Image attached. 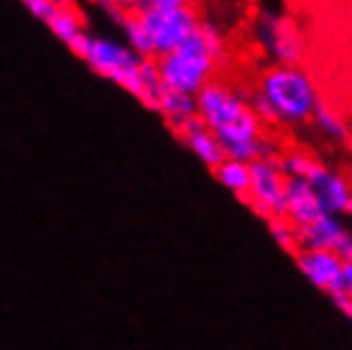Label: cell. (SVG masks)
I'll list each match as a JSON object with an SVG mask.
<instances>
[{
  "label": "cell",
  "mask_w": 352,
  "mask_h": 350,
  "mask_svg": "<svg viewBox=\"0 0 352 350\" xmlns=\"http://www.w3.org/2000/svg\"><path fill=\"white\" fill-rule=\"evenodd\" d=\"M197 118L207 131L220 141L225 158L235 161H256L261 156L263 125L245 100V92L230 88L228 82L212 79L204 90L194 95Z\"/></svg>",
  "instance_id": "1"
},
{
  "label": "cell",
  "mask_w": 352,
  "mask_h": 350,
  "mask_svg": "<svg viewBox=\"0 0 352 350\" xmlns=\"http://www.w3.org/2000/svg\"><path fill=\"white\" fill-rule=\"evenodd\" d=\"M80 59L95 74L110 79L115 85H120L125 92H131L141 105L156 110L164 85H161L153 59H143L125 41H118L110 36H89Z\"/></svg>",
  "instance_id": "2"
},
{
  "label": "cell",
  "mask_w": 352,
  "mask_h": 350,
  "mask_svg": "<svg viewBox=\"0 0 352 350\" xmlns=\"http://www.w3.org/2000/svg\"><path fill=\"white\" fill-rule=\"evenodd\" d=\"M256 90L271 103L278 125H304L319 103L317 85L304 67L271 64L261 72Z\"/></svg>",
  "instance_id": "3"
},
{
  "label": "cell",
  "mask_w": 352,
  "mask_h": 350,
  "mask_svg": "<svg viewBox=\"0 0 352 350\" xmlns=\"http://www.w3.org/2000/svg\"><path fill=\"white\" fill-rule=\"evenodd\" d=\"M153 61H156V72H159V79L164 88L192 97L214 79V72H217V64H220L210 54L199 28L179 49Z\"/></svg>",
  "instance_id": "4"
},
{
  "label": "cell",
  "mask_w": 352,
  "mask_h": 350,
  "mask_svg": "<svg viewBox=\"0 0 352 350\" xmlns=\"http://www.w3.org/2000/svg\"><path fill=\"white\" fill-rule=\"evenodd\" d=\"M253 34L273 64L301 67V59L307 56V36L291 16L273 8H258Z\"/></svg>",
  "instance_id": "5"
},
{
  "label": "cell",
  "mask_w": 352,
  "mask_h": 350,
  "mask_svg": "<svg viewBox=\"0 0 352 350\" xmlns=\"http://www.w3.org/2000/svg\"><path fill=\"white\" fill-rule=\"evenodd\" d=\"M135 16H138L143 31L148 36L153 59L166 56L174 49H179L184 41L192 39V34L202 23V18H199L194 6H186V8H151V6H141L135 10Z\"/></svg>",
  "instance_id": "6"
},
{
  "label": "cell",
  "mask_w": 352,
  "mask_h": 350,
  "mask_svg": "<svg viewBox=\"0 0 352 350\" xmlns=\"http://www.w3.org/2000/svg\"><path fill=\"white\" fill-rule=\"evenodd\" d=\"M245 202L265 220L286 212V176L276 161H250V189Z\"/></svg>",
  "instance_id": "7"
},
{
  "label": "cell",
  "mask_w": 352,
  "mask_h": 350,
  "mask_svg": "<svg viewBox=\"0 0 352 350\" xmlns=\"http://www.w3.org/2000/svg\"><path fill=\"white\" fill-rule=\"evenodd\" d=\"M296 258V266L299 271L307 276L317 289H322L324 294L332 297L340 309H347V299H344L342 291V266L344 261L335 251H299L294 256Z\"/></svg>",
  "instance_id": "8"
},
{
  "label": "cell",
  "mask_w": 352,
  "mask_h": 350,
  "mask_svg": "<svg viewBox=\"0 0 352 350\" xmlns=\"http://www.w3.org/2000/svg\"><path fill=\"white\" fill-rule=\"evenodd\" d=\"M304 182H309V187L314 189L319 205H322V210L327 215H337V218L347 215V218H352V184L347 176H342L340 172L317 161Z\"/></svg>",
  "instance_id": "9"
},
{
  "label": "cell",
  "mask_w": 352,
  "mask_h": 350,
  "mask_svg": "<svg viewBox=\"0 0 352 350\" xmlns=\"http://www.w3.org/2000/svg\"><path fill=\"white\" fill-rule=\"evenodd\" d=\"M299 236V251H340L352 238V230L344 225L342 218L337 215H322L314 223L304 228H296Z\"/></svg>",
  "instance_id": "10"
},
{
  "label": "cell",
  "mask_w": 352,
  "mask_h": 350,
  "mask_svg": "<svg viewBox=\"0 0 352 350\" xmlns=\"http://www.w3.org/2000/svg\"><path fill=\"white\" fill-rule=\"evenodd\" d=\"M322 215H324V210H322V205H319L314 189L309 187V182L286 179V212H283V218L289 220L291 225L304 228Z\"/></svg>",
  "instance_id": "11"
},
{
  "label": "cell",
  "mask_w": 352,
  "mask_h": 350,
  "mask_svg": "<svg viewBox=\"0 0 352 350\" xmlns=\"http://www.w3.org/2000/svg\"><path fill=\"white\" fill-rule=\"evenodd\" d=\"M46 26L52 28V34L56 36L59 41H64L77 56H82V52H85V46H87V41H89V34H87L85 13H82L74 3L54 10L52 18L46 21Z\"/></svg>",
  "instance_id": "12"
},
{
  "label": "cell",
  "mask_w": 352,
  "mask_h": 350,
  "mask_svg": "<svg viewBox=\"0 0 352 350\" xmlns=\"http://www.w3.org/2000/svg\"><path fill=\"white\" fill-rule=\"evenodd\" d=\"M176 136L184 141L194 156L199 158L202 164H207L210 169L220 167L222 161H225V151H222L220 141L214 138V136L204 128L199 118H194L192 123H186L184 128L176 133Z\"/></svg>",
  "instance_id": "13"
},
{
  "label": "cell",
  "mask_w": 352,
  "mask_h": 350,
  "mask_svg": "<svg viewBox=\"0 0 352 350\" xmlns=\"http://www.w3.org/2000/svg\"><path fill=\"white\" fill-rule=\"evenodd\" d=\"M156 113L164 115V121L179 133L186 123H192L197 118V103H194L192 95H182V92L164 88L159 103H156Z\"/></svg>",
  "instance_id": "14"
},
{
  "label": "cell",
  "mask_w": 352,
  "mask_h": 350,
  "mask_svg": "<svg viewBox=\"0 0 352 350\" xmlns=\"http://www.w3.org/2000/svg\"><path fill=\"white\" fill-rule=\"evenodd\" d=\"M311 121H314V125H317V131L322 133L324 138L332 141V143H350L352 141L350 123L344 121L335 107H329L327 103H322V100H319L317 107H314Z\"/></svg>",
  "instance_id": "15"
},
{
  "label": "cell",
  "mask_w": 352,
  "mask_h": 350,
  "mask_svg": "<svg viewBox=\"0 0 352 350\" xmlns=\"http://www.w3.org/2000/svg\"><path fill=\"white\" fill-rule=\"evenodd\" d=\"M214 172V179L230 189V192L240 197V200H248V189H250V164L245 161H235V158H225L220 167L212 169Z\"/></svg>",
  "instance_id": "16"
},
{
  "label": "cell",
  "mask_w": 352,
  "mask_h": 350,
  "mask_svg": "<svg viewBox=\"0 0 352 350\" xmlns=\"http://www.w3.org/2000/svg\"><path fill=\"white\" fill-rule=\"evenodd\" d=\"M118 26H120V31H123V36H125L123 41L131 46L133 52L138 54V56H143V59H153L151 41H148V36H146V31H143L138 16H135V10H133V13H125V16L118 21Z\"/></svg>",
  "instance_id": "17"
},
{
  "label": "cell",
  "mask_w": 352,
  "mask_h": 350,
  "mask_svg": "<svg viewBox=\"0 0 352 350\" xmlns=\"http://www.w3.org/2000/svg\"><path fill=\"white\" fill-rule=\"evenodd\" d=\"M268 230L276 238V243L281 245L283 251H289L291 256L299 254V236H296V225H291L289 220L278 215V218H268Z\"/></svg>",
  "instance_id": "18"
},
{
  "label": "cell",
  "mask_w": 352,
  "mask_h": 350,
  "mask_svg": "<svg viewBox=\"0 0 352 350\" xmlns=\"http://www.w3.org/2000/svg\"><path fill=\"white\" fill-rule=\"evenodd\" d=\"M245 100H248V105H250V110H253V115L261 121V125H278V123H276V113H273L271 103H268V100H265L256 88L250 90V92H245Z\"/></svg>",
  "instance_id": "19"
},
{
  "label": "cell",
  "mask_w": 352,
  "mask_h": 350,
  "mask_svg": "<svg viewBox=\"0 0 352 350\" xmlns=\"http://www.w3.org/2000/svg\"><path fill=\"white\" fill-rule=\"evenodd\" d=\"M199 34H202L204 44H207L212 56L220 61L222 56H225V36H222V31L214 26L212 21H202V23H199Z\"/></svg>",
  "instance_id": "20"
},
{
  "label": "cell",
  "mask_w": 352,
  "mask_h": 350,
  "mask_svg": "<svg viewBox=\"0 0 352 350\" xmlns=\"http://www.w3.org/2000/svg\"><path fill=\"white\" fill-rule=\"evenodd\" d=\"M92 3H97L100 8H105L115 23H118L125 13H133V10H138L143 6V0H92Z\"/></svg>",
  "instance_id": "21"
},
{
  "label": "cell",
  "mask_w": 352,
  "mask_h": 350,
  "mask_svg": "<svg viewBox=\"0 0 352 350\" xmlns=\"http://www.w3.org/2000/svg\"><path fill=\"white\" fill-rule=\"evenodd\" d=\"M23 6H26V8L31 10L38 21H44V23L52 18L54 10H56V6H52L49 0H23Z\"/></svg>",
  "instance_id": "22"
},
{
  "label": "cell",
  "mask_w": 352,
  "mask_h": 350,
  "mask_svg": "<svg viewBox=\"0 0 352 350\" xmlns=\"http://www.w3.org/2000/svg\"><path fill=\"white\" fill-rule=\"evenodd\" d=\"M143 6H151V8H186V6H194V0H143Z\"/></svg>",
  "instance_id": "23"
},
{
  "label": "cell",
  "mask_w": 352,
  "mask_h": 350,
  "mask_svg": "<svg viewBox=\"0 0 352 350\" xmlns=\"http://www.w3.org/2000/svg\"><path fill=\"white\" fill-rule=\"evenodd\" d=\"M342 291L347 305L352 307V263H344L342 266Z\"/></svg>",
  "instance_id": "24"
},
{
  "label": "cell",
  "mask_w": 352,
  "mask_h": 350,
  "mask_svg": "<svg viewBox=\"0 0 352 350\" xmlns=\"http://www.w3.org/2000/svg\"><path fill=\"white\" fill-rule=\"evenodd\" d=\"M337 256H340L344 263H352V238L342 245V248H340V251H337Z\"/></svg>",
  "instance_id": "25"
},
{
  "label": "cell",
  "mask_w": 352,
  "mask_h": 350,
  "mask_svg": "<svg viewBox=\"0 0 352 350\" xmlns=\"http://www.w3.org/2000/svg\"><path fill=\"white\" fill-rule=\"evenodd\" d=\"M49 3H52V6H56V8H64V6H72L74 0H49Z\"/></svg>",
  "instance_id": "26"
},
{
  "label": "cell",
  "mask_w": 352,
  "mask_h": 350,
  "mask_svg": "<svg viewBox=\"0 0 352 350\" xmlns=\"http://www.w3.org/2000/svg\"><path fill=\"white\" fill-rule=\"evenodd\" d=\"M344 315H347L352 320V307H347V309H344Z\"/></svg>",
  "instance_id": "27"
}]
</instances>
